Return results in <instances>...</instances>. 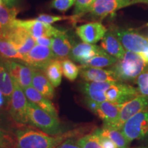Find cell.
<instances>
[{
    "instance_id": "cell-38",
    "label": "cell",
    "mask_w": 148,
    "mask_h": 148,
    "mask_svg": "<svg viewBox=\"0 0 148 148\" xmlns=\"http://www.w3.org/2000/svg\"><path fill=\"white\" fill-rule=\"evenodd\" d=\"M52 38H51V37L42 36L40 37V38H36L35 39V42H36V44H37V45L51 47V43H52Z\"/></svg>"
},
{
    "instance_id": "cell-37",
    "label": "cell",
    "mask_w": 148,
    "mask_h": 148,
    "mask_svg": "<svg viewBox=\"0 0 148 148\" xmlns=\"http://www.w3.org/2000/svg\"><path fill=\"white\" fill-rule=\"evenodd\" d=\"M99 136H100V143L101 146H102V148H118L116 144L112 140H111L110 138L105 137V136H102L101 135H99Z\"/></svg>"
},
{
    "instance_id": "cell-4",
    "label": "cell",
    "mask_w": 148,
    "mask_h": 148,
    "mask_svg": "<svg viewBox=\"0 0 148 148\" xmlns=\"http://www.w3.org/2000/svg\"><path fill=\"white\" fill-rule=\"evenodd\" d=\"M27 112L29 123L43 132L52 136L62 134V127L58 117L42 110L29 100L27 101Z\"/></svg>"
},
{
    "instance_id": "cell-14",
    "label": "cell",
    "mask_w": 148,
    "mask_h": 148,
    "mask_svg": "<svg viewBox=\"0 0 148 148\" xmlns=\"http://www.w3.org/2000/svg\"><path fill=\"white\" fill-rule=\"evenodd\" d=\"M108 32V29L100 22H90L79 25L75 29V32L84 42L95 44L101 40Z\"/></svg>"
},
{
    "instance_id": "cell-3",
    "label": "cell",
    "mask_w": 148,
    "mask_h": 148,
    "mask_svg": "<svg viewBox=\"0 0 148 148\" xmlns=\"http://www.w3.org/2000/svg\"><path fill=\"white\" fill-rule=\"evenodd\" d=\"M110 31L116 35L125 50L139 55L148 64V38L132 29L112 26Z\"/></svg>"
},
{
    "instance_id": "cell-7",
    "label": "cell",
    "mask_w": 148,
    "mask_h": 148,
    "mask_svg": "<svg viewBox=\"0 0 148 148\" xmlns=\"http://www.w3.org/2000/svg\"><path fill=\"white\" fill-rule=\"evenodd\" d=\"M27 99L23 90L14 82V89L9 101V112L12 119L18 125H25L29 123L27 106Z\"/></svg>"
},
{
    "instance_id": "cell-11",
    "label": "cell",
    "mask_w": 148,
    "mask_h": 148,
    "mask_svg": "<svg viewBox=\"0 0 148 148\" xmlns=\"http://www.w3.org/2000/svg\"><path fill=\"white\" fill-rule=\"evenodd\" d=\"M1 59L14 82H15L22 89L32 86L34 69L24 63H20L14 60Z\"/></svg>"
},
{
    "instance_id": "cell-17",
    "label": "cell",
    "mask_w": 148,
    "mask_h": 148,
    "mask_svg": "<svg viewBox=\"0 0 148 148\" xmlns=\"http://www.w3.org/2000/svg\"><path fill=\"white\" fill-rule=\"evenodd\" d=\"M80 69V77L84 82H106L118 81L114 72L110 69L95 67H84Z\"/></svg>"
},
{
    "instance_id": "cell-42",
    "label": "cell",
    "mask_w": 148,
    "mask_h": 148,
    "mask_svg": "<svg viewBox=\"0 0 148 148\" xmlns=\"http://www.w3.org/2000/svg\"><path fill=\"white\" fill-rule=\"evenodd\" d=\"M1 4H3V1H2V0H0V5H1Z\"/></svg>"
},
{
    "instance_id": "cell-8",
    "label": "cell",
    "mask_w": 148,
    "mask_h": 148,
    "mask_svg": "<svg viewBox=\"0 0 148 148\" xmlns=\"http://www.w3.org/2000/svg\"><path fill=\"white\" fill-rule=\"evenodd\" d=\"M12 26L23 27L34 39L42 36L53 37L62 29L53 27L51 24L34 19H15L12 21ZM11 26V27H12Z\"/></svg>"
},
{
    "instance_id": "cell-35",
    "label": "cell",
    "mask_w": 148,
    "mask_h": 148,
    "mask_svg": "<svg viewBox=\"0 0 148 148\" xmlns=\"http://www.w3.org/2000/svg\"><path fill=\"white\" fill-rule=\"evenodd\" d=\"M138 89L140 95L148 96V73L143 72L137 77Z\"/></svg>"
},
{
    "instance_id": "cell-5",
    "label": "cell",
    "mask_w": 148,
    "mask_h": 148,
    "mask_svg": "<svg viewBox=\"0 0 148 148\" xmlns=\"http://www.w3.org/2000/svg\"><path fill=\"white\" fill-rule=\"evenodd\" d=\"M121 132L127 141L144 139L148 136V109L136 114L121 127Z\"/></svg>"
},
{
    "instance_id": "cell-18",
    "label": "cell",
    "mask_w": 148,
    "mask_h": 148,
    "mask_svg": "<svg viewBox=\"0 0 148 148\" xmlns=\"http://www.w3.org/2000/svg\"><path fill=\"white\" fill-rule=\"evenodd\" d=\"M123 104H119L109 101L99 102L97 103L93 113L97 115L103 121V125H109L118 119Z\"/></svg>"
},
{
    "instance_id": "cell-2",
    "label": "cell",
    "mask_w": 148,
    "mask_h": 148,
    "mask_svg": "<svg viewBox=\"0 0 148 148\" xmlns=\"http://www.w3.org/2000/svg\"><path fill=\"white\" fill-rule=\"evenodd\" d=\"M148 64L139 55L126 51L123 58L111 66L116 78L119 82L134 80L144 72Z\"/></svg>"
},
{
    "instance_id": "cell-39",
    "label": "cell",
    "mask_w": 148,
    "mask_h": 148,
    "mask_svg": "<svg viewBox=\"0 0 148 148\" xmlns=\"http://www.w3.org/2000/svg\"><path fill=\"white\" fill-rule=\"evenodd\" d=\"M18 0H2L3 3L6 5L8 8H12L14 7V5L17 2Z\"/></svg>"
},
{
    "instance_id": "cell-23",
    "label": "cell",
    "mask_w": 148,
    "mask_h": 148,
    "mask_svg": "<svg viewBox=\"0 0 148 148\" xmlns=\"http://www.w3.org/2000/svg\"><path fill=\"white\" fill-rule=\"evenodd\" d=\"M14 89V82L4 65L2 59L0 58V91L2 92L9 103Z\"/></svg>"
},
{
    "instance_id": "cell-21",
    "label": "cell",
    "mask_w": 148,
    "mask_h": 148,
    "mask_svg": "<svg viewBox=\"0 0 148 148\" xmlns=\"http://www.w3.org/2000/svg\"><path fill=\"white\" fill-rule=\"evenodd\" d=\"M23 92L26 96L27 100L35 103L42 110L46 111L51 115L58 117V112L53 106L52 102L42 95L38 90L35 89L32 86L24 88Z\"/></svg>"
},
{
    "instance_id": "cell-22",
    "label": "cell",
    "mask_w": 148,
    "mask_h": 148,
    "mask_svg": "<svg viewBox=\"0 0 148 148\" xmlns=\"http://www.w3.org/2000/svg\"><path fill=\"white\" fill-rule=\"evenodd\" d=\"M32 86L47 99L51 100L54 98V87L43 73L40 70H34Z\"/></svg>"
},
{
    "instance_id": "cell-32",
    "label": "cell",
    "mask_w": 148,
    "mask_h": 148,
    "mask_svg": "<svg viewBox=\"0 0 148 148\" xmlns=\"http://www.w3.org/2000/svg\"><path fill=\"white\" fill-rule=\"evenodd\" d=\"M0 148H17L16 134L0 127Z\"/></svg>"
},
{
    "instance_id": "cell-27",
    "label": "cell",
    "mask_w": 148,
    "mask_h": 148,
    "mask_svg": "<svg viewBox=\"0 0 148 148\" xmlns=\"http://www.w3.org/2000/svg\"><path fill=\"white\" fill-rule=\"evenodd\" d=\"M95 132L102 136L110 138L117 146L118 148H127L129 142L122 134L121 130L108 127H102L95 130Z\"/></svg>"
},
{
    "instance_id": "cell-43",
    "label": "cell",
    "mask_w": 148,
    "mask_h": 148,
    "mask_svg": "<svg viewBox=\"0 0 148 148\" xmlns=\"http://www.w3.org/2000/svg\"><path fill=\"white\" fill-rule=\"evenodd\" d=\"M138 148H148V147H138Z\"/></svg>"
},
{
    "instance_id": "cell-41",
    "label": "cell",
    "mask_w": 148,
    "mask_h": 148,
    "mask_svg": "<svg viewBox=\"0 0 148 148\" xmlns=\"http://www.w3.org/2000/svg\"><path fill=\"white\" fill-rule=\"evenodd\" d=\"M132 5L136 3H147L148 4V0H132Z\"/></svg>"
},
{
    "instance_id": "cell-19",
    "label": "cell",
    "mask_w": 148,
    "mask_h": 148,
    "mask_svg": "<svg viewBox=\"0 0 148 148\" xmlns=\"http://www.w3.org/2000/svg\"><path fill=\"white\" fill-rule=\"evenodd\" d=\"M111 82H84L80 84L81 92L85 96V99H91L96 102H103L107 101L105 92Z\"/></svg>"
},
{
    "instance_id": "cell-16",
    "label": "cell",
    "mask_w": 148,
    "mask_h": 148,
    "mask_svg": "<svg viewBox=\"0 0 148 148\" xmlns=\"http://www.w3.org/2000/svg\"><path fill=\"white\" fill-rule=\"evenodd\" d=\"M105 51L101 46L86 42H79L73 45L70 53L69 58L78 62L81 65H84L92 58Z\"/></svg>"
},
{
    "instance_id": "cell-26",
    "label": "cell",
    "mask_w": 148,
    "mask_h": 148,
    "mask_svg": "<svg viewBox=\"0 0 148 148\" xmlns=\"http://www.w3.org/2000/svg\"><path fill=\"white\" fill-rule=\"evenodd\" d=\"M0 58L21 61L23 57L5 37L0 35Z\"/></svg>"
},
{
    "instance_id": "cell-13",
    "label": "cell",
    "mask_w": 148,
    "mask_h": 148,
    "mask_svg": "<svg viewBox=\"0 0 148 148\" xmlns=\"http://www.w3.org/2000/svg\"><path fill=\"white\" fill-rule=\"evenodd\" d=\"M132 5V0H95L88 13L92 18L102 19Z\"/></svg>"
},
{
    "instance_id": "cell-29",
    "label": "cell",
    "mask_w": 148,
    "mask_h": 148,
    "mask_svg": "<svg viewBox=\"0 0 148 148\" xmlns=\"http://www.w3.org/2000/svg\"><path fill=\"white\" fill-rule=\"evenodd\" d=\"M61 68L64 76L71 82L76 79L81 70L80 66L77 65L70 58L61 60Z\"/></svg>"
},
{
    "instance_id": "cell-1",
    "label": "cell",
    "mask_w": 148,
    "mask_h": 148,
    "mask_svg": "<svg viewBox=\"0 0 148 148\" xmlns=\"http://www.w3.org/2000/svg\"><path fill=\"white\" fill-rule=\"evenodd\" d=\"M17 148H56L66 139L64 133L51 136L30 127L18 129L15 132Z\"/></svg>"
},
{
    "instance_id": "cell-6",
    "label": "cell",
    "mask_w": 148,
    "mask_h": 148,
    "mask_svg": "<svg viewBox=\"0 0 148 148\" xmlns=\"http://www.w3.org/2000/svg\"><path fill=\"white\" fill-rule=\"evenodd\" d=\"M147 109H148V96L138 95L123 104L120 111L119 117L115 121L109 125H103V127L121 130L123 124L127 120L136 114Z\"/></svg>"
},
{
    "instance_id": "cell-44",
    "label": "cell",
    "mask_w": 148,
    "mask_h": 148,
    "mask_svg": "<svg viewBox=\"0 0 148 148\" xmlns=\"http://www.w3.org/2000/svg\"><path fill=\"white\" fill-rule=\"evenodd\" d=\"M146 25H147V26H148V23H147V24H146Z\"/></svg>"
},
{
    "instance_id": "cell-15",
    "label": "cell",
    "mask_w": 148,
    "mask_h": 148,
    "mask_svg": "<svg viewBox=\"0 0 148 148\" xmlns=\"http://www.w3.org/2000/svg\"><path fill=\"white\" fill-rule=\"evenodd\" d=\"M73 40L65 30L53 36L51 49L54 59L63 60L69 58L70 53L73 45Z\"/></svg>"
},
{
    "instance_id": "cell-28",
    "label": "cell",
    "mask_w": 148,
    "mask_h": 148,
    "mask_svg": "<svg viewBox=\"0 0 148 148\" xmlns=\"http://www.w3.org/2000/svg\"><path fill=\"white\" fill-rule=\"evenodd\" d=\"M117 59L114 57L108 54L106 51H103V52L92 58L84 65H80L79 66H80V68L95 67L102 69V68L106 67V66H112L117 62Z\"/></svg>"
},
{
    "instance_id": "cell-9",
    "label": "cell",
    "mask_w": 148,
    "mask_h": 148,
    "mask_svg": "<svg viewBox=\"0 0 148 148\" xmlns=\"http://www.w3.org/2000/svg\"><path fill=\"white\" fill-rule=\"evenodd\" d=\"M139 95L140 94L138 88L119 81L111 82L105 92L107 101L119 104H123Z\"/></svg>"
},
{
    "instance_id": "cell-20",
    "label": "cell",
    "mask_w": 148,
    "mask_h": 148,
    "mask_svg": "<svg viewBox=\"0 0 148 148\" xmlns=\"http://www.w3.org/2000/svg\"><path fill=\"white\" fill-rule=\"evenodd\" d=\"M100 46L106 52L117 60L123 58L126 51L116 35L110 30L108 31L101 39Z\"/></svg>"
},
{
    "instance_id": "cell-30",
    "label": "cell",
    "mask_w": 148,
    "mask_h": 148,
    "mask_svg": "<svg viewBox=\"0 0 148 148\" xmlns=\"http://www.w3.org/2000/svg\"><path fill=\"white\" fill-rule=\"evenodd\" d=\"M95 0H75L73 14L71 15V22L75 24L79 18L88 13Z\"/></svg>"
},
{
    "instance_id": "cell-10",
    "label": "cell",
    "mask_w": 148,
    "mask_h": 148,
    "mask_svg": "<svg viewBox=\"0 0 148 148\" xmlns=\"http://www.w3.org/2000/svg\"><path fill=\"white\" fill-rule=\"evenodd\" d=\"M0 35L5 37L23 57L28 53L36 45L34 38L27 30L21 27L12 26L4 34Z\"/></svg>"
},
{
    "instance_id": "cell-25",
    "label": "cell",
    "mask_w": 148,
    "mask_h": 148,
    "mask_svg": "<svg viewBox=\"0 0 148 148\" xmlns=\"http://www.w3.org/2000/svg\"><path fill=\"white\" fill-rule=\"evenodd\" d=\"M44 73L49 82L54 88L58 87L62 82V71L61 68V61L56 59L51 60L43 70Z\"/></svg>"
},
{
    "instance_id": "cell-34",
    "label": "cell",
    "mask_w": 148,
    "mask_h": 148,
    "mask_svg": "<svg viewBox=\"0 0 148 148\" xmlns=\"http://www.w3.org/2000/svg\"><path fill=\"white\" fill-rule=\"evenodd\" d=\"M36 18L38 21L44 22V23L51 24L57 21H62V20H70L71 21L72 17L71 16H58L47 14H40Z\"/></svg>"
},
{
    "instance_id": "cell-12",
    "label": "cell",
    "mask_w": 148,
    "mask_h": 148,
    "mask_svg": "<svg viewBox=\"0 0 148 148\" xmlns=\"http://www.w3.org/2000/svg\"><path fill=\"white\" fill-rule=\"evenodd\" d=\"M54 59L50 47L36 44L28 53L24 56L21 62L34 70L43 71Z\"/></svg>"
},
{
    "instance_id": "cell-36",
    "label": "cell",
    "mask_w": 148,
    "mask_h": 148,
    "mask_svg": "<svg viewBox=\"0 0 148 148\" xmlns=\"http://www.w3.org/2000/svg\"><path fill=\"white\" fill-rule=\"evenodd\" d=\"M56 148H81L77 144L76 140L75 138H66L63 141L59 143Z\"/></svg>"
},
{
    "instance_id": "cell-33",
    "label": "cell",
    "mask_w": 148,
    "mask_h": 148,
    "mask_svg": "<svg viewBox=\"0 0 148 148\" xmlns=\"http://www.w3.org/2000/svg\"><path fill=\"white\" fill-rule=\"evenodd\" d=\"M75 0H52L50 7L51 8L65 12L75 4Z\"/></svg>"
},
{
    "instance_id": "cell-24",
    "label": "cell",
    "mask_w": 148,
    "mask_h": 148,
    "mask_svg": "<svg viewBox=\"0 0 148 148\" xmlns=\"http://www.w3.org/2000/svg\"><path fill=\"white\" fill-rule=\"evenodd\" d=\"M18 10L15 7L8 8L4 4L0 5V34H4L12 26Z\"/></svg>"
},
{
    "instance_id": "cell-40",
    "label": "cell",
    "mask_w": 148,
    "mask_h": 148,
    "mask_svg": "<svg viewBox=\"0 0 148 148\" xmlns=\"http://www.w3.org/2000/svg\"><path fill=\"white\" fill-rule=\"evenodd\" d=\"M6 102V99H5V97L4 95H3L2 92L0 91V108L2 107L3 105L5 104V103Z\"/></svg>"
},
{
    "instance_id": "cell-31",
    "label": "cell",
    "mask_w": 148,
    "mask_h": 148,
    "mask_svg": "<svg viewBox=\"0 0 148 148\" xmlns=\"http://www.w3.org/2000/svg\"><path fill=\"white\" fill-rule=\"evenodd\" d=\"M76 142L81 148H102L100 136L95 131L77 138Z\"/></svg>"
}]
</instances>
